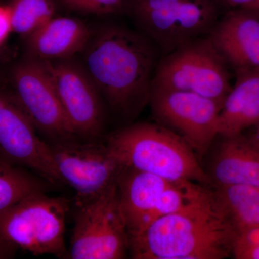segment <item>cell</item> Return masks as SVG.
I'll return each instance as SVG.
<instances>
[{"mask_svg":"<svg viewBox=\"0 0 259 259\" xmlns=\"http://www.w3.org/2000/svg\"><path fill=\"white\" fill-rule=\"evenodd\" d=\"M159 51L139 30L103 24L81 53V64L110 108L134 120L149 105Z\"/></svg>","mask_w":259,"mask_h":259,"instance_id":"obj_1","label":"cell"},{"mask_svg":"<svg viewBox=\"0 0 259 259\" xmlns=\"http://www.w3.org/2000/svg\"><path fill=\"white\" fill-rule=\"evenodd\" d=\"M238 233L214 191L129 238L136 259H222L233 255Z\"/></svg>","mask_w":259,"mask_h":259,"instance_id":"obj_2","label":"cell"},{"mask_svg":"<svg viewBox=\"0 0 259 259\" xmlns=\"http://www.w3.org/2000/svg\"><path fill=\"white\" fill-rule=\"evenodd\" d=\"M105 143L124 168L212 187L197 153L180 135L161 124H131Z\"/></svg>","mask_w":259,"mask_h":259,"instance_id":"obj_3","label":"cell"},{"mask_svg":"<svg viewBox=\"0 0 259 259\" xmlns=\"http://www.w3.org/2000/svg\"><path fill=\"white\" fill-rule=\"evenodd\" d=\"M125 14L163 56L207 36L219 20L216 0H127Z\"/></svg>","mask_w":259,"mask_h":259,"instance_id":"obj_4","label":"cell"},{"mask_svg":"<svg viewBox=\"0 0 259 259\" xmlns=\"http://www.w3.org/2000/svg\"><path fill=\"white\" fill-rule=\"evenodd\" d=\"M69 210L64 197L31 194L0 212V242L34 255L69 258L64 235Z\"/></svg>","mask_w":259,"mask_h":259,"instance_id":"obj_5","label":"cell"},{"mask_svg":"<svg viewBox=\"0 0 259 259\" xmlns=\"http://www.w3.org/2000/svg\"><path fill=\"white\" fill-rule=\"evenodd\" d=\"M226 64L209 35L200 37L162 56L153 88L198 94L223 106L232 88Z\"/></svg>","mask_w":259,"mask_h":259,"instance_id":"obj_6","label":"cell"},{"mask_svg":"<svg viewBox=\"0 0 259 259\" xmlns=\"http://www.w3.org/2000/svg\"><path fill=\"white\" fill-rule=\"evenodd\" d=\"M76 207L69 258H125L129 250V235L117 184Z\"/></svg>","mask_w":259,"mask_h":259,"instance_id":"obj_7","label":"cell"},{"mask_svg":"<svg viewBox=\"0 0 259 259\" xmlns=\"http://www.w3.org/2000/svg\"><path fill=\"white\" fill-rule=\"evenodd\" d=\"M7 69L0 73V158L31 170L50 185H62L49 144L39 136L19 103Z\"/></svg>","mask_w":259,"mask_h":259,"instance_id":"obj_8","label":"cell"},{"mask_svg":"<svg viewBox=\"0 0 259 259\" xmlns=\"http://www.w3.org/2000/svg\"><path fill=\"white\" fill-rule=\"evenodd\" d=\"M56 168L64 184L76 192L78 205L117 185L124 167L106 143L72 139L49 143Z\"/></svg>","mask_w":259,"mask_h":259,"instance_id":"obj_9","label":"cell"},{"mask_svg":"<svg viewBox=\"0 0 259 259\" xmlns=\"http://www.w3.org/2000/svg\"><path fill=\"white\" fill-rule=\"evenodd\" d=\"M7 78L19 103L46 141L77 138L65 117L45 62L25 56L8 66Z\"/></svg>","mask_w":259,"mask_h":259,"instance_id":"obj_10","label":"cell"},{"mask_svg":"<svg viewBox=\"0 0 259 259\" xmlns=\"http://www.w3.org/2000/svg\"><path fill=\"white\" fill-rule=\"evenodd\" d=\"M153 115L161 125L180 135L197 154H204L219 136L222 106L198 94L153 88Z\"/></svg>","mask_w":259,"mask_h":259,"instance_id":"obj_11","label":"cell"},{"mask_svg":"<svg viewBox=\"0 0 259 259\" xmlns=\"http://www.w3.org/2000/svg\"><path fill=\"white\" fill-rule=\"evenodd\" d=\"M45 63L73 134L80 139L98 140L105 128L104 100L81 61Z\"/></svg>","mask_w":259,"mask_h":259,"instance_id":"obj_12","label":"cell"},{"mask_svg":"<svg viewBox=\"0 0 259 259\" xmlns=\"http://www.w3.org/2000/svg\"><path fill=\"white\" fill-rule=\"evenodd\" d=\"M209 37L236 72L259 70V13L232 11L218 20Z\"/></svg>","mask_w":259,"mask_h":259,"instance_id":"obj_13","label":"cell"},{"mask_svg":"<svg viewBox=\"0 0 259 259\" xmlns=\"http://www.w3.org/2000/svg\"><path fill=\"white\" fill-rule=\"evenodd\" d=\"M174 182L151 174L124 168L117 188L129 238L158 220L162 195Z\"/></svg>","mask_w":259,"mask_h":259,"instance_id":"obj_14","label":"cell"},{"mask_svg":"<svg viewBox=\"0 0 259 259\" xmlns=\"http://www.w3.org/2000/svg\"><path fill=\"white\" fill-rule=\"evenodd\" d=\"M204 168L212 187H259V148L243 134L221 137Z\"/></svg>","mask_w":259,"mask_h":259,"instance_id":"obj_15","label":"cell"},{"mask_svg":"<svg viewBox=\"0 0 259 259\" xmlns=\"http://www.w3.org/2000/svg\"><path fill=\"white\" fill-rule=\"evenodd\" d=\"M92 30L78 19L54 17L25 38V56L44 62L73 59L80 54Z\"/></svg>","mask_w":259,"mask_h":259,"instance_id":"obj_16","label":"cell"},{"mask_svg":"<svg viewBox=\"0 0 259 259\" xmlns=\"http://www.w3.org/2000/svg\"><path fill=\"white\" fill-rule=\"evenodd\" d=\"M259 120V70L236 72L220 112L219 136L243 134Z\"/></svg>","mask_w":259,"mask_h":259,"instance_id":"obj_17","label":"cell"},{"mask_svg":"<svg viewBox=\"0 0 259 259\" xmlns=\"http://www.w3.org/2000/svg\"><path fill=\"white\" fill-rule=\"evenodd\" d=\"M212 187L238 234L259 227V187L223 185Z\"/></svg>","mask_w":259,"mask_h":259,"instance_id":"obj_18","label":"cell"},{"mask_svg":"<svg viewBox=\"0 0 259 259\" xmlns=\"http://www.w3.org/2000/svg\"><path fill=\"white\" fill-rule=\"evenodd\" d=\"M48 182L0 158V212L31 195L46 192Z\"/></svg>","mask_w":259,"mask_h":259,"instance_id":"obj_19","label":"cell"},{"mask_svg":"<svg viewBox=\"0 0 259 259\" xmlns=\"http://www.w3.org/2000/svg\"><path fill=\"white\" fill-rule=\"evenodd\" d=\"M13 32L23 37L55 17L54 0H10Z\"/></svg>","mask_w":259,"mask_h":259,"instance_id":"obj_20","label":"cell"},{"mask_svg":"<svg viewBox=\"0 0 259 259\" xmlns=\"http://www.w3.org/2000/svg\"><path fill=\"white\" fill-rule=\"evenodd\" d=\"M67 9L102 16L125 13L127 0H57Z\"/></svg>","mask_w":259,"mask_h":259,"instance_id":"obj_21","label":"cell"},{"mask_svg":"<svg viewBox=\"0 0 259 259\" xmlns=\"http://www.w3.org/2000/svg\"><path fill=\"white\" fill-rule=\"evenodd\" d=\"M234 257L238 259H259V227L247 230L240 235Z\"/></svg>","mask_w":259,"mask_h":259,"instance_id":"obj_22","label":"cell"},{"mask_svg":"<svg viewBox=\"0 0 259 259\" xmlns=\"http://www.w3.org/2000/svg\"><path fill=\"white\" fill-rule=\"evenodd\" d=\"M12 32L13 29L9 5H0V47L5 45Z\"/></svg>","mask_w":259,"mask_h":259,"instance_id":"obj_23","label":"cell"},{"mask_svg":"<svg viewBox=\"0 0 259 259\" xmlns=\"http://www.w3.org/2000/svg\"><path fill=\"white\" fill-rule=\"evenodd\" d=\"M10 54L5 49L4 46L0 47V73L8 69L10 65Z\"/></svg>","mask_w":259,"mask_h":259,"instance_id":"obj_24","label":"cell"},{"mask_svg":"<svg viewBox=\"0 0 259 259\" xmlns=\"http://www.w3.org/2000/svg\"><path fill=\"white\" fill-rule=\"evenodd\" d=\"M16 250L0 242V259L13 258Z\"/></svg>","mask_w":259,"mask_h":259,"instance_id":"obj_25","label":"cell"},{"mask_svg":"<svg viewBox=\"0 0 259 259\" xmlns=\"http://www.w3.org/2000/svg\"><path fill=\"white\" fill-rule=\"evenodd\" d=\"M223 3L231 7H240L243 8L245 5L249 4L253 0H220Z\"/></svg>","mask_w":259,"mask_h":259,"instance_id":"obj_26","label":"cell"},{"mask_svg":"<svg viewBox=\"0 0 259 259\" xmlns=\"http://www.w3.org/2000/svg\"><path fill=\"white\" fill-rule=\"evenodd\" d=\"M255 130L254 133L251 136H248L250 141L259 148V120L255 124Z\"/></svg>","mask_w":259,"mask_h":259,"instance_id":"obj_27","label":"cell"},{"mask_svg":"<svg viewBox=\"0 0 259 259\" xmlns=\"http://www.w3.org/2000/svg\"><path fill=\"white\" fill-rule=\"evenodd\" d=\"M241 8L251 10V11H254L255 13H259V0H253L249 4L246 5Z\"/></svg>","mask_w":259,"mask_h":259,"instance_id":"obj_28","label":"cell"}]
</instances>
